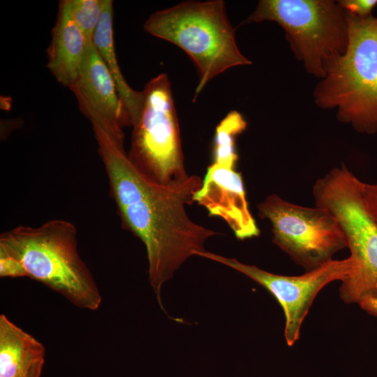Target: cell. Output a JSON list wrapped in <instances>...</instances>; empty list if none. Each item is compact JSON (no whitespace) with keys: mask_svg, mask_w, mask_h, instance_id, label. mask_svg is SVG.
I'll return each mask as SVG.
<instances>
[{"mask_svg":"<svg viewBox=\"0 0 377 377\" xmlns=\"http://www.w3.org/2000/svg\"><path fill=\"white\" fill-rule=\"evenodd\" d=\"M80 112L120 147H124L122 105L114 80L94 45L90 47L78 79L69 88Z\"/></svg>","mask_w":377,"mask_h":377,"instance_id":"10","label":"cell"},{"mask_svg":"<svg viewBox=\"0 0 377 377\" xmlns=\"http://www.w3.org/2000/svg\"><path fill=\"white\" fill-rule=\"evenodd\" d=\"M77 231L70 221L20 225L0 236V249L17 259L27 277L59 293L74 306L96 311L102 297L77 251Z\"/></svg>","mask_w":377,"mask_h":377,"instance_id":"2","label":"cell"},{"mask_svg":"<svg viewBox=\"0 0 377 377\" xmlns=\"http://www.w3.org/2000/svg\"><path fill=\"white\" fill-rule=\"evenodd\" d=\"M361 194L366 209L377 223V184L361 182Z\"/></svg>","mask_w":377,"mask_h":377,"instance_id":"19","label":"cell"},{"mask_svg":"<svg viewBox=\"0 0 377 377\" xmlns=\"http://www.w3.org/2000/svg\"><path fill=\"white\" fill-rule=\"evenodd\" d=\"M71 15L82 31L89 47L94 45L96 29L101 17L105 0H67Z\"/></svg>","mask_w":377,"mask_h":377,"instance_id":"16","label":"cell"},{"mask_svg":"<svg viewBox=\"0 0 377 377\" xmlns=\"http://www.w3.org/2000/svg\"><path fill=\"white\" fill-rule=\"evenodd\" d=\"M246 128V121L237 110L229 112L217 125L214 141V163L235 169L238 160L236 137Z\"/></svg>","mask_w":377,"mask_h":377,"instance_id":"15","label":"cell"},{"mask_svg":"<svg viewBox=\"0 0 377 377\" xmlns=\"http://www.w3.org/2000/svg\"><path fill=\"white\" fill-rule=\"evenodd\" d=\"M27 376H28V375H27L26 377H27Z\"/></svg>","mask_w":377,"mask_h":377,"instance_id":"22","label":"cell"},{"mask_svg":"<svg viewBox=\"0 0 377 377\" xmlns=\"http://www.w3.org/2000/svg\"><path fill=\"white\" fill-rule=\"evenodd\" d=\"M337 2L347 13L360 17L372 16L371 11L377 4V0H341Z\"/></svg>","mask_w":377,"mask_h":377,"instance_id":"17","label":"cell"},{"mask_svg":"<svg viewBox=\"0 0 377 377\" xmlns=\"http://www.w3.org/2000/svg\"><path fill=\"white\" fill-rule=\"evenodd\" d=\"M143 28L179 47L194 62L198 84L193 101L214 77L230 68L251 64L238 48L223 0L186 1L158 10Z\"/></svg>","mask_w":377,"mask_h":377,"instance_id":"3","label":"cell"},{"mask_svg":"<svg viewBox=\"0 0 377 377\" xmlns=\"http://www.w3.org/2000/svg\"><path fill=\"white\" fill-rule=\"evenodd\" d=\"M359 305L368 313L377 317V298L365 299Z\"/></svg>","mask_w":377,"mask_h":377,"instance_id":"20","label":"cell"},{"mask_svg":"<svg viewBox=\"0 0 377 377\" xmlns=\"http://www.w3.org/2000/svg\"><path fill=\"white\" fill-rule=\"evenodd\" d=\"M313 193L316 206L337 219L353 261L352 274L339 288L341 298L348 304L377 298V223L364 207L361 181L342 165L319 179Z\"/></svg>","mask_w":377,"mask_h":377,"instance_id":"5","label":"cell"},{"mask_svg":"<svg viewBox=\"0 0 377 377\" xmlns=\"http://www.w3.org/2000/svg\"><path fill=\"white\" fill-rule=\"evenodd\" d=\"M194 202L204 207L210 216L222 219L235 237L244 240L260 234L246 201L241 173L213 163L208 166Z\"/></svg>","mask_w":377,"mask_h":377,"instance_id":"11","label":"cell"},{"mask_svg":"<svg viewBox=\"0 0 377 377\" xmlns=\"http://www.w3.org/2000/svg\"><path fill=\"white\" fill-rule=\"evenodd\" d=\"M201 256L231 267L255 281L268 290L283 310L286 323L284 337L288 346L299 339L302 322L319 291L332 281H345L353 271L349 256L341 260H332L321 267L300 276L273 274L259 267L242 263L207 251L196 253Z\"/></svg>","mask_w":377,"mask_h":377,"instance_id":"9","label":"cell"},{"mask_svg":"<svg viewBox=\"0 0 377 377\" xmlns=\"http://www.w3.org/2000/svg\"><path fill=\"white\" fill-rule=\"evenodd\" d=\"M44 364V360L36 362L31 368L27 377H40Z\"/></svg>","mask_w":377,"mask_h":377,"instance_id":"21","label":"cell"},{"mask_svg":"<svg viewBox=\"0 0 377 377\" xmlns=\"http://www.w3.org/2000/svg\"><path fill=\"white\" fill-rule=\"evenodd\" d=\"M348 43L332 60L313 97L322 109H337V118L357 132H377V17L346 12Z\"/></svg>","mask_w":377,"mask_h":377,"instance_id":"4","label":"cell"},{"mask_svg":"<svg viewBox=\"0 0 377 377\" xmlns=\"http://www.w3.org/2000/svg\"><path fill=\"white\" fill-rule=\"evenodd\" d=\"M142 94L128 158L140 173L156 184L181 183L189 175L184 166L179 125L168 75L161 73L153 77L145 84Z\"/></svg>","mask_w":377,"mask_h":377,"instance_id":"7","label":"cell"},{"mask_svg":"<svg viewBox=\"0 0 377 377\" xmlns=\"http://www.w3.org/2000/svg\"><path fill=\"white\" fill-rule=\"evenodd\" d=\"M93 43L116 85L122 105V127L133 126L141 109L143 94L142 91H135L128 85L119 68L114 48L113 3L111 0L104 1Z\"/></svg>","mask_w":377,"mask_h":377,"instance_id":"13","label":"cell"},{"mask_svg":"<svg viewBox=\"0 0 377 377\" xmlns=\"http://www.w3.org/2000/svg\"><path fill=\"white\" fill-rule=\"evenodd\" d=\"M122 226L145 244L149 281L163 308V284L191 256L206 251L215 230L193 221L186 205L194 202L202 179L189 175L184 182L161 186L145 177L129 161L124 147L101 131L94 132Z\"/></svg>","mask_w":377,"mask_h":377,"instance_id":"1","label":"cell"},{"mask_svg":"<svg viewBox=\"0 0 377 377\" xmlns=\"http://www.w3.org/2000/svg\"><path fill=\"white\" fill-rule=\"evenodd\" d=\"M89 48L82 31L71 15L68 1H59L47 49V67L58 82L68 88L75 82Z\"/></svg>","mask_w":377,"mask_h":377,"instance_id":"12","label":"cell"},{"mask_svg":"<svg viewBox=\"0 0 377 377\" xmlns=\"http://www.w3.org/2000/svg\"><path fill=\"white\" fill-rule=\"evenodd\" d=\"M44 356L40 342L4 314L0 316V377H26Z\"/></svg>","mask_w":377,"mask_h":377,"instance_id":"14","label":"cell"},{"mask_svg":"<svg viewBox=\"0 0 377 377\" xmlns=\"http://www.w3.org/2000/svg\"><path fill=\"white\" fill-rule=\"evenodd\" d=\"M274 21L306 71L320 79L327 66L343 55L348 43L346 12L330 0H260L242 22Z\"/></svg>","mask_w":377,"mask_h":377,"instance_id":"6","label":"cell"},{"mask_svg":"<svg viewBox=\"0 0 377 377\" xmlns=\"http://www.w3.org/2000/svg\"><path fill=\"white\" fill-rule=\"evenodd\" d=\"M260 218L272 226V242L306 272L332 260L348 242L337 219L323 207H306L276 194L257 205Z\"/></svg>","mask_w":377,"mask_h":377,"instance_id":"8","label":"cell"},{"mask_svg":"<svg viewBox=\"0 0 377 377\" xmlns=\"http://www.w3.org/2000/svg\"><path fill=\"white\" fill-rule=\"evenodd\" d=\"M0 276L27 277V274L22 265L17 259L0 249Z\"/></svg>","mask_w":377,"mask_h":377,"instance_id":"18","label":"cell"}]
</instances>
